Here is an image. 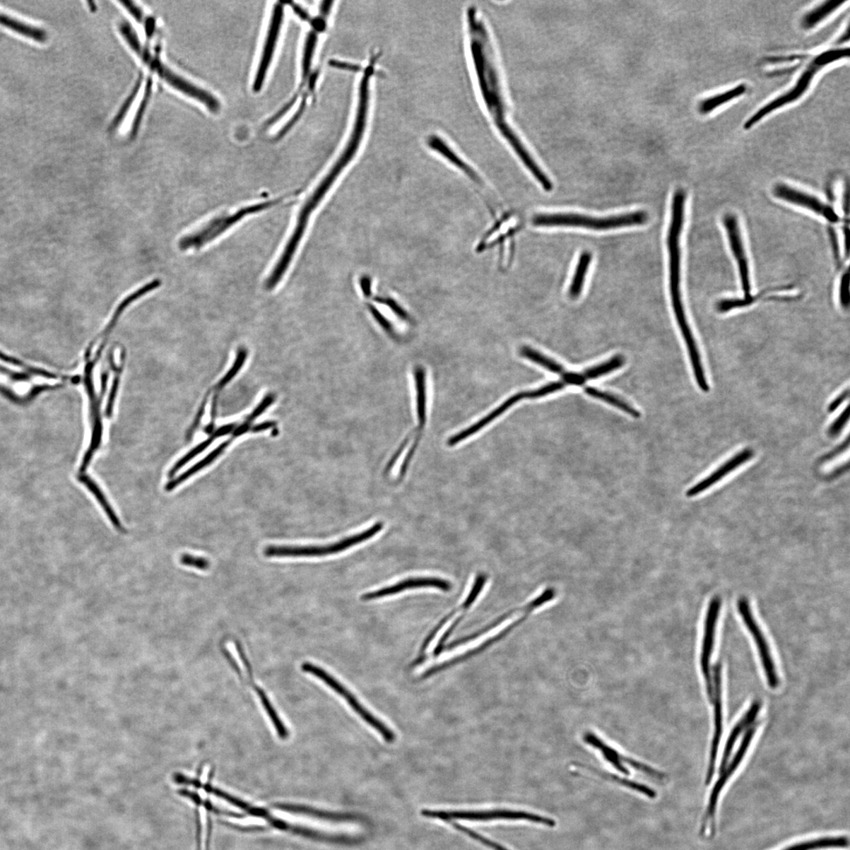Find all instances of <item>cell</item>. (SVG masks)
Returning <instances> with one entry per match:
<instances>
[{"label":"cell","mask_w":850,"mask_h":850,"mask_svg":"<svg viewBox=\"0 0 850 850\" xmlns=\"http://www.w3.org/2000/svg\"><path fill=\"white\" fill-rule=\"evenodd\" d=\"M317 31L319 30L315 29V30H312L309 33L306 40L305 47H304L302 75L303 83H305L308 78L311 65H312V60L317 40Z\"/></svg>","instance_id":"8d00e7d4"},{"label":"cell","mask_w":850,"mask_h":850,"mask_svg":"<svg viewBox=\"0 0 850 850\" xmlns=\"http://www.w3.org/2000/svg\"><path fill=\"white\" fill-rule=\"evenodd\" d=\"M283 6L281 2L276 3L273 10L271 24L267 33L264 49L261 54L259 66L254 81V91L259 92L264 86L266 74L278 42L281 28L283 22Z\"/></svg>","instance_id":"d6986e66"},{"label":"cell","mask_w":850,"mask_h":850,"mask_svg":"<svg viewBox=\"0 0 850 850\" xmlns=\"http://www.w3.org/2000/svg\"><path fill=\"white\" fill-rule=\"evenodd\" d=\"M421 589H435L444 592H448L451 591L452 584L445 579L439 577H410L401 580V582L395 584L383 587V589L374 591H370L364 594L362 596V599L363 601L377 600L385 597L396 596V594H399L408 590Z\"/></svg>","instance_id":"ac0fdd59"},{"label":"cell","mask_w":850,"mask_h":850,"mask_svg":"<svg viewBox=\"0 0 850 850\" xmlns=\"http://www.w3.org/2000/svg\"><path fill=\"white\" fill-rule=\"evenodd\" d=\"M274 400H275L274 396H273V395L267 396L264 400H262V402L259 404V406L256 408V409H255L254 411V412L251 414L250 417H249L247 420L252 421V420L258 418L262 413L266 411V410L267 409V408L269 406L273 404V403L274 402Z\"/></svg>","instance_id":"7dc6e473"},{"label":"cell","mask_w":850,"mask_h":850,"mask_svg":"<svg viewBox=\"0 0 850 850\" xmlns=\"http://www.w3.org/2000/svg\"><path fill=\"white\" fill-rule=\"evenodd\" d=\"M565 386L566 384L564 382H552L536 390L523 392L524 399H534L541 398L550 395L551 393L562 390Z\"/></svg>","instance_id":"f35d334b"},{"label":"cell","mask_w":850,"mask_h":850,"mask_svg":"<svg viewBox=\"0 0 850 850\" xmlns=\"http://www.w3.org/2000/svg\"><path fill=\"white\" fill-rule=\"evenodd\" d=\"M849 396V389H846V391L841 393L840 395L837 398L834 399L833 402L830 404V406H828V412L832 413V412H834L836 410H837L838 408L843 403L845 402V401L848 399Z\"/></svg>","instance_id":"c3c4849f"},{"label":"cell","mask_w":850,"mask_h":850,"mask_svg":"<svg viewBox=\"0 0 850 850\" xmlns=\"http://www.w3.org/2000/svg\"><path fill=\"white\" fill-rule=\"evenodd\" d=\"M752 456L753 451L750 449H745V450L739 452L733 458L724 463L716 471L707 476L706 479L696 483L695 486L687 490L686 495L689 497H692L702 494L704 490L713 487L715 483L720 481L724 476H726L732 471H734L738 467L748 461L752 458Z\"/></svg>","instance_id":"44dd1931"},{"label":"cell","mask_w":850,"mask_h":850,"mask_svg":"<svg viewBox=\"0 0 850 850\" xmlns=\"http://www.w3.org/2000/svg\"><path fill=\"white\" fill-rule=\"evenodd\" d=\"M119 3L126 8L138 23L143 25L146 33L148 37L154 35L155 31V22L153 18H148L144 15L139 6H136L134 2L129 0H120Z\"/></svg>","instance_id":"d590c367"},{"label":"cell","mask_w":850,"mask_h":850,"mask_svg":"<svg viewBox=\"0 0 850 850\" xmlns=\"http://www.w3.org/2000/svg\"><path fill=\"white\" fill-rule=\"evenodd\" d=\"M467 25L470 54L481 98L488 112L502 136L512 148L524 167L545 191H552L553 184L550 178L538 165L509 122V107L495 47L488 27L474 6L467 11Z\"/></svg>","instance_id":"6da1fadb"},{"label":"cell","mask_w":850,"mask_h":850,"mask_svg":"<svg viewBox=\"0 0 850 850\" xmlns=\"http://www.w3.org/2000/svg\"><path fill=\"white\" fill-rule=\"evenodd\" d=\"M417 386L418 415L421 426L424 425L426 419V385L425 370L421 366H418L414 371Z\"/></svg>","instance_id":"e575fe53"},{"label":"cell","mask_w":850,"mask_h":850,"mask_svg":"<svg viewBox=\"0 0 850 850\" xmlns=\"http://www.w3.org/2000/svg\"><path fill=\"white\" fill-rule=\"evenodd\" d=\"M849 846L846 837H827L797 843L784 850H815L830 848H846Z\"/></svg>","instance_id":"1f68e13d"},{"label":"cell","mask_w":850,"mask_h":850,"mask_svg":"<svg viewBox=\"0 0 850 850\" xmlns=\"http://www.w3.org/2000/svg\"><path fill=\"white\" fill-rule=\"evenodd\" d=\"M845 3V1H839V0H827V1L815 6V8L808 11L801 18V28L805 30L814 29V28L824 23L829 17H831Z\"/></svg>","instance_id":"484cf974"},{"label":"cell","mask_w":850,"mask_h":850,"mask_svg":"<svg viewBox=\"0 0 850 850\" xmlns=\"http://www.w3.org/2000/svg\"><path fill=\"white\" fill-rule=\"evenodd\" d=\"M304 672L312 674L317 678L320 679L324 683L336 691L338 695H340L343 699L348 702L350 707L353 709L355 713L360 716L364 721L367 723L370 727L374 728L379 735H381L384 740L388 743H394L396 740V735L390 728L382 722L381 720L370 713V712L365 708L362 704L358 701L354 695H352L350 691L346 688L343 684L338 682L335 677L331 676L324 669L319 666L305 663L302 666Z\"/></svg>","instance_id":"ba28073f"},{"label":"cell","mask_w":850,"mask_h":850,"mask_svg":"<svg viewBox=\"0 0 850 850\" xmlns=\"http://www.w3.org/2000/svg\"><path fill=\"white\" fill-rule=\"evenodd\" d=\"M712 674H713L714 689V700L712 702L714 704V734L710 749L708 772L706 778L707 785H709L714 778L717 753L719 746H720L723 730L722 667L720 663H717L714 666Z\"/></svg>","instance_id":"ffe728a7"},{"label":"cell","mask_w":850,"mask_h":850,"mask_svg":"<svg viewBox=\"0 0 850 850\" xmlns=\"http://www.w3.org/2000/svg\"><path fill=\"white\" fill-rule=\"evenodd\" d=\"M375 300L379 303L384 304V305L389 307L394 313L400 317L401 319H408V315L406 313V311L401 307L396 301H394L389 298H377Z\"/></svg>","instance_id":"f6af8a7d"},{"label":"cell","mask_w":850,"mask_h":850,"mask_svg":"<svg viewBox=\"0 0 850 850\" xmlns=\"http://www.w3.org/2000/svg\"><path fill=\"white\" fill-rule=\"evenodd\" d=\"M722 223L725 231H726L732 255L736 262L744 297H749L752 295L750 268L740 225H739L738 218L732 213L725 214Z\"/></svg>","instance_id":"8fae6325"},{"label":"cell","mask_w":850,"mask_h":850,"mask_svg":"<svg viewBox=\"0 0 850 850\" xmlns=\"http://www.w3.org/2000/svg\"><path fill=\"white\" fill-rule=\"evenodd\" d=\"M839 296L841 306L843 308H848L849 305V271L848 268L842 276Z\"/></svg>","instance_id":"60d3db41"},{"label":"cell","mask_w":850,"mask_h":850,"mask_svg":"<svg viewBox=\"0 0 850 850\" xmlns=\"http://www.w3.org/2000/svg\"><path fill=\"white\" fill-rule=\"evenodd\" d=\"M427 145L431 149L441 156H443L446 160L454 165L456 168L464 172L473 181L476 182H480V177L474 170L463 160L442 138L432 135L428 137Z\"/></svg>","instance_id":"cb8c5ba5"},{"label":"cell","mask_w":850,"mask_h":850,"mask_svg":"<svg viewBox=\"0 0 850 850\" xmlns=\"http://www.w3.org/2000/svg\"><path fill=\"white\" fill-rule=\"evenodd\" d=\"M0 24L8 28L11 30L16 31L20 34V35L37 41V42L44 43L47 39V35L45 30L25 24L20 22V20L5 16L2 13H0Z\"/></svg>","instance_id":"83f0119b"},{"label":"cell","mask_w":850,"mask_h":850,"mask_svg":"<svg viewBox=\"0 0 850 850\" xmlns=\"http://www.w3.org/2000/svg\"><path fill=\"white\" fill-rule=\"evenodd\" d=\"M761 709H762V702L761 701L756 700V701L753 702L751 704L750 707L748 709V711H746V713L741 718V720L739 721L736 724L734 728L732 729L731 734L728 738L726 746H725L724 751L723 752V756H722L721 766H720V773H722L723 771L725 769V768H726V766L728 765L732 750H733V749H734V746L736 745V741L738 740V738H739V736H741V734L745 729L749 728L751 726V725L752 724V723L755 722L757 716L759 714V712H760V710H761Z\"/></svg>","instance_id":"7402d4cb"},{"label":"cell","mask_w":850,"mask_h":850,"mask_svg":"<svg viewBox=\"0 0 850 850\" xmlns=\"http://www.w3.org/2000/svg\"><path fill=\"white\" fill-rule=\"evenodd\" d=\"M257 691L260 697L262 706H264L268 716L269 718H271V720L272 721L273 726L276 730V732H278L279 737L281 739H286L288 736V730L285 726V724H283L281 721L278 714H276L272 703L269 702L266 695L264 692V691L260 689H258Z\"/></svg>","instance_id":"74e56055"},{"label":"cell","mask_w":850,"mask_h":850,"mask_svg":"<svg viewBox=\"0 0 850 850\" xmlns=\"http://www.w3.org/2000/svg\"><path fill=\"white\" fill-rule=\"evenodd\" d=\"M591 260L592 255L589 252H584L580 254L569 287V295L572 299H577L582 294Z\"/></svg>","instance_id":"f1b7e54d"},{"label":"cell","mask_w":850,"mask_h":850,"mask_svg":"<svg viewBox=\"0 0 850 850\" xmlns=\"http://www.w3.org/2000/svg\"><path fill=\"white\" fill-rule=\"evenodd\" d=\"M179 562H181V563L184 565L193 567V568L200 570L208 569L210 567V562L208 560L187 554H184L179 557Z\"/></svg>","instance_id":"b9f144b4"},{"label":"cell","mask_w":850,"mask_h":850,"mask_svg":"<svg viewBox=\"0 0 850 850\" xmlns=\"http://www.w3.org/2000/svg\"><path fill=\"white\" fill-rule=\"evenodd\" d=\"M849 418V406H847L846 410L840 414V416L834 421L832 425L829 428V435H832V437L839 435L843 430V427L847 424Z\"/></svg>","instance_id":"ee69618b"},{"label":"cell","mask_w":850,"mask_h":850,"mask_svg":"<svg viewBox=\"0 0 850 850\" xmlns=\"http://www.w3.org/2000/svg\"><path fill=\"white\" fill-rule=\"evenodd\" d=\"M209 772H210V766H206L203 769V775L201 777V781H202L203 784L206 783L207 777H208L207 775H208Z\"/></svg>","instance_id":"f5cc1de1"},{"label":"cell","mask_w":850,"mask_h":850,"mask_svg":"<svg viewBox=\"0 0 850 850\" xmlns=\"http://www.w3.org/2000/svg\"><path fill=\"white\" fill-rule=\"evenodd\" d=\"M521 399H524L523 392L516 394V395L508 399L506 402L503 403L500 407L496 408L493 412L489 413L487 417L483 418L478 421V423H476L471 427H468L467 430L455 435L454 437L449 439L448 444L450 446H454L460 443V442L471 437V435H473L475 433L481 430L483 427H485L490 423H492L495 419L500 417L503 413H505L509 409V407L514 406L517 402H519V401Z\"/></svg>","instance_id":"d4e9b609"},{"label":"cell","mask_w":850,"mask_h":850,"mask_svg":"<svg viewBox=\"0 0 850 850\" xmlns=\"http://www.w3.org/2000/svg\"><path fill=\"white\" fill-rule=\"evenodd\" d=\"M757 728V725L752 724L748 728V731H746V733L743 737L740 745H739L736 755L733 758H732L731 762L726 766V768H725L723 772L721 773V777L719 778L717 782L714 785V789L712 791L710 794L707 814L703 818L701 830L702 833L706 832L707 826L709 825H710V829L712 831L711 832H714V820L718 798L720 797V794L724 789V786L726 785L729 779L738 769V766L740 765L745 753L748 752L749 746L750 745L753 736H755L756 733Z\"/></svg>","instance_id":"5bb4252c"},{"label":"cell","mask_w":850,"mask_h":850,"mask_svg":"<svg viewBox=\"0 0 850 850\" xmlns=\"http://www.w3.org/2000/svg\"><path fill=\"white\" fill-rule=\"evenodd\" d=\"M78 480L80 483H83V485H84L90 490V492H91L92 494L96 497V500H98V501L100 504V506L102 507L103 510L105 511L106 514L107 515L110 521H112V523L113 524L114 526L117 529H119V530L121 529L122 524H121L120 520L119 519V517H117V516L116 515L112 507H110V503L107 500L105 495H103V493H102V490H100V488H99V486L98 485H96V483H95L91 479V478H90V476L83 474V473H80L78 476Z\"/></svg>","instance_id":"f546056e"},{"label":"cell","mask_w":850,"mask_h":850,"mask_svg":"<svg viewBox=\"0 0 850 850\" xmlns=\"http://www.w3.org/2000/svg\"><path fill=\"white\" fill-rule=\"evenodd\" d=\"M408 439H409V438L406 439L404 441V443H403V444L401 445L398 451L395 454H394L392 459H391V461L389 463L388 466H386V473H388L389 471H390V470L393 468L394 465L396 464V461L400 457L401 454H402V452L403 451V450L405 449V447L406 446V444L408 443Z\"/></svg>","instance_id":"681fc988"},{"label":"cell","mask_w":850,"mask_h":850,"mask_svg":"<svg viewBox=\"0 0 850 850\" xmlns=\"http://www.w3.org/2000/svg\"><path fill=\"white\" fill-rule=\"evenodd\" d=\"M849 47H834L815 55L808 62L804 70L801 71L794 85L789 90H786V92L777 96L776 98H774L758 109L755 114H752L746 120L743 128L745 130H750L772 113L786 106L793 105V103L803 98L808 90L810 89L817 75L823 69L834 64V62L848 59L849 55Z\"/></svg>","instance_id":"7a4b0ae2"},{"label":"cell","mask_w":850,"mask_h":850,"mask_svg":"<svg viewBox=\"0 0 850 850\" xmlns=\"http://www.w3.org/2000/svg\"><path fill=\"white\" fill-rule=\"evenodd\" d=\"M520 353L521 356L529 359V360L540 365L545 369H547L551 372L556 373V374L560 376L563 377L567 372L562 365H560L555 361L552 360L551 358L541 354L540 352L529 347H526V346L521 348Z\"/></svg>","instance_id":"836d02e7"},{"label":"cell","mask_w":850,"mask_h":850,"mask_svg":"<svg viewBox=\"0 0 850 850\" xmlns=\"http://www.w3.org/2000/svg\"><path fill=\"white\" fill-rule=\"evenodd\" d=\"M557 596V591L555 589H554V587H552V586L545 587V589H544L540 594H538L536 597H535V598H533V599H531V601H529V602L527 603L526 604H525L524 606L515 608V609L509 610V611L506 612L505 613H503L502 615H501L500 617H499V618H496L495 620H493L492 622V623H490L488 625H486L485 627H483V628L480 629L479 631L473 632L471 634H468V635H467V637H462L459 639H456L454 642H451L450 644L446 645L443 648V651H442V653L454 651V649L456 648L460 647L461 646H464V645L468 644V642H470L478 639V638L483 637V634L488 633L489 632L493 630V629H495L497 626L501 625L503 623V622H505L509 618L514 616V614L522 613L524 611H526L527 610H529V608H531L532 606H538L543 607L547 604L552 603L553 601L556 599Z\"/></svg>","instance_id":"2e32d148"},{"label":"cell","mask_w":850,"mask_h":850,"mask_svg":"<svg viewBox=\"0 0 850 850\" xmlns=\"http://www.w3.org/2000/svg\"><path fill=\"white\" fill-rule=\"evenodd\" d=\"M575 765L579 767V768H582L584 769L589 770L591 772H594V774H596L597 776L602 777L603 779L610 780L613 783L618 784L619 785L627 787V789H631L632 791H637L642 794H644V796H646L647 797H648L649 798H655L656 797V792L653 789H649V787H648L646 785L641 784H639L637 782H634V781L629 780L625 778L620 777L618 776L614 775V774L608 773V772H605L598 770L596 768H594V767H591V766H589L587 765L578 763V764H576Z\"/></svg>","instance_id":"4316f807"},{"label":"cell","mask_w":850,"mask_h":850,"mask_svg":"<svg viewBox=\"0 0 850 850\" xmlns=\"http://www.w3.org/2000/svg\"><path fill=\"white\" fill-rule=\"evenodd\" d=\"M721 607V601L720 598L716 597L713 600H711L708 608L707 619L706 621H704V637L701 654L702 672L704 677V683H706L709 700L711 703L713 702L714 700V689L713 674H712L710 661L712 654H713L714 652L716 622L718 620L719 613H720Z\"/></svg>","instance_id":"9a60e30c"},{"label":"cell","mask_w":850,"mask_h":850,"mask_svg":"<svg viewBox=\"0 0 850 850\" xmlns=\"http://www.w3.org/2000/svg\"><path fill=\"white\" fill-rule=\"evenodd\" d=\"M738 612L744 621L746 627L752 634L757 647L760 659H761L765 673L767 682L772 689H777L779 685V679L775 664L772 656L770 647L765 635L760 628L757 622L753 617L748 600L745 598L739 599L738 603Z\"/></svg>","instance_id":"4fadbf2b"},{"label":"cell","mask_w":850,"mask_h":850,"mask_svg":"<svg viewBox=\"0 0 850 850\" xmlns=\"http://www.w3.org/2000/svg\"><path fill=\"white\" fill-rule=\"evenodd\" d=\"M748 85L742 83L724 92L707 96L697 103V112L702 115L710 114L728 103L741 98L748 93Z\"/></svg>","instance_id":"603a6c76"},{"label":"cell","mask_w":850,"mask_h":850,"mask_svg":"<svg viewBox=\"0 0 850 850\" xmlns=\"http://www.w3.org/2000/svg\"><path fill=\"white\" fill-rule=\"evenodd\" d=\"M585 393L592 398L604 401V402L607 403L619 408L620 410L627 413L629 414V415H631L634 418H639L640 417V413L635 409V408L627 403L624 399L614 396L613 394L591 388V386H587V388L585 389Z\"/></svg>","instance_id":"d6a6232c"},{"label":"cell","mask_w":850,"mask_h":850,"mask_svg":"<svg viewBox=\"0 0 850 850\" xmlns=\"http://www.w3.org/2000/svg\"><path fill=\"white\" fill-rule=\"evenodd\" d=\"M140 86H141V81H140V83H137V85H136L135 88L134 89L133 93L129 96L127 101L124 103V105L122 106V109L120 110V112L116 116V117L112 124V128L115 129L117 126H119V124L121 123V122L124 119V114H126V113L128 112L131 105H132V102H134V100L136 98V95L138 92V90L140 89Z\"/></svg>","instance_id":"7bdbcfd3"},{"label":"cell","mask_w":850,"mask_h":850,"mask_svg":"<svg viewBox=\"0 0 850 850\" xmlns=\"http://www.w3.org/2000/svg\"><path fill=\"white\" fill-rule=\"evenodd\" d=\"M582 740L586 745L594 750L599 752L608 764H610L621 773L625 775H629L630 772L627 769V766L632 767L634 770L644 772L646 775L651 777L660 780L666 778V774L648 766L644 763H641L637 760L625 755L616 748H614L611 744L607 743L603 738H601L594 732L591 731H584L582 735Z\"/></svg>","instance_id":"9c48e42d"},{"label":"cell","mask_w":850,"mask_h":850,"mask_svg":"<svg viewBox=\"0 0 850 850\" xmlns=\"http://www.w3.org/2000/svg\"><path fill=\"white\" fill-rule=\"evenodd\" d=\"M772 194L784 202L810 211L827 220L829 223H837L839 222V214L831 205L824 203L810 193L793 188L789 184H777L773 187Z\"/></svg>","instance_id":"7c38bea8"},{"label":"cell","mask_w":850,"mask_h":850,"mask_svg":"<svg viewBox=\"0 0 850 850\" xmlns=\"http://www.w3.org/2000/svg\"><path fill=\"white\" fill-rule=\"evenodd\" d=\"M686 192L682 189L674 193L672 202L671 222L668 235L669 255V288L672 305L678 326L687 324L681 292L680 238L685 217Z\"/></svg>","instance_id":"3957f363"},{"label":"cell","mask_w":850,"mask_h":850,"mask_svg":"<svg viewBox=\"0 0 850 850\" xmlns=\"http://www.w3.org/2000/svg\"><path fill=\"white\" fill-rule=\"evenodd\" d=\"M293 8H294L295 11L297 13H298V15H299V16H300V17H301V18H302L303 20H306V19H307V18H308V17H309V16H308V15H307V13L306 11H303V10H302V9L300 8V6H293Z\"/></svg>","instance_id":"816d5d0a"},{"label":"cell","mask_w":850,"mask_h":850,"mask_svg":"<svg viewBox=\"0 0 850 850\" xmlns=\"http://www.w3.org/2000/svg\"><path fill=\"white\" fill-rule=\"evenodd\" d=\"M369 307L371 314L379 323V326H381L386 331V333L392 335L394 333V329L391 324L386 320L385 317L381 313H379L374 307L370 306Z\"/></svg>","instance_id":"bcb514c9"},{"label":"cell","mask_w":850,"mask_h":850,"mask_svg":"<svg viewBox=\"0 0 850 850\" xmlns=\"http://www.w3.org/2000/svg\"><path fill=\"white\" fill-rule=\"evenodd\" d=\"M276 424H275V423H273V421H267V423H261L259 425H255L254 427H253L252 428V431L253 432H259L268 430H269V428L273 427Z\"/></svg>","instance_id":"f907efd6"},{"label":"cell","mask_w":850,"mask_h":850,"mask_svg":"<svg viewBox=\"0 0 850 850\" xmlns=\"http://www.w3.org/2000/svg\"><path fill=\"white\" fill-rule=\"evenodd\" d=\"M247 356V350L243 349V348L239 350L238 355H237V357L236 359V362H235L234 365L232 366V367L230 370V372L227 373V374L225 376V377L218 384V385L217 386V389H216L217 391L223 389L224 386L228 383L232 381V379L237 374V373L240 370V369L242 367H243V365L245 362Z\"/></svg>","instance_id":"ab89813d"},{"label":"cell","mask_w":850,"mask_h":850,"mask_svg":"<svg viewBox=\"0 0 850 850\" xmlns=\"http://www.w3.org/2000/svg\"><path fill=\"white\" fill-rule=\"evenodd\" d=\"M488 575L483 572H480L476 576L474 582L471 586V589H470L468 596L465 599L464 602H463V603L459 607L455 608V609L453 610L450 613L446 615L443 619L439 620L437 626L432 628V630L427 634V637L423 641V645H421L420 648L417 658L413 661L412 664L411 665V668H415L424 664V663L427 661L428 648L431 647L433 640L435 637H437V635L439 633L441 629L446 625L449 620L454 618L456 613L463 611H468L470 608L473 606L476 599H478L483 589H485V586L488 582Z\"/></svg>","instance_id":"e0dca14e"},{"label":"cell","mask_w":850,"mask_h":850,"mask_svg":"<svg viewBox=\"0 0 850 850\" xmlns=\"http://www.w3.org/2000/svg\"><path fill=\"white\" fill-rule=\"evenodd\" d=\"M421 815L425 817L437 818L444 821L454 820H468L476 821H487L492 820H523L534 823L543 824L550 827H554L556 822L550 818L541 817L540 815L520 811L511 810H490V811H439L424 810Z\"/></svg>","instance_id":"30bf717a"},{"label":"cell","mask_w":850,"mask_h":850,"mask_svg":"<svg viewBox=\"0 0 850 850\" xmlns=\"http://www.w3.org/2000/svg\"><path fill=\"white\" fill-rule=\"evenodd\" d=\"M231 442L232 441L230 439L229 441L225 442V443H224L223 444L218 447L217 449H216V450H214L213 452H211L208 456H206V457L203 460H202L201 461H199L198 463V464L191 467L189 470H187V471L184 473L179 476V478H177V479L171 480L170 483H167V486H165V490H167V492H171L172 490H174L175 488L178 487L179 485H181V483H182L183 482H184L185 480H187L189 478H191V476L195 475L199 471H200V470L203 469L206 466H210L211 464V463H213L214 461H216L219 457V456L223 453V451L225 450L226 447L230 445Z\"/></svg>","instance_id":"4dcf8cb0"},{"label":"cell","mask_w":850,"mask_h":850,"mask_svg":"<svg viewBox=\"0 0 850 850\" xmlns=\"http://www.w3.org/2000/svg\"><path fill=\"white\" fill-rule=\"evenodd\" d=\"M285 199L286 197L276 198L268 201L248 205L233 213L213 218L199 230L181 238L178 242L179 250H199L229 231L245 218L271 208Z\"/></svg>","instance_id":"5b68a950"},{"label":"cell","mask_w":850,"mask_h":850,"mask_svg":"<svg viewBox=\"0 0 850 850\" xmlns=\"http://www.w3.org/2000/svg\"><path fill=\"white\" fill-rule=\"evenodd\" d=\"M383 528V522L379 521L360 533L326 545H268L264 550V555L267 557H314L333 555L370 541L381 532Z\"/></svg>","instance_id":"52a82bcc"},{"label":"cell","mask_w":850,"mask_h":850,"mask_svg":"<svg viewBox=\"0 0 850 850\" xmlns=\"http://www.w3.org/2000/svg\"><path fill=\"white\" fill-rule=\"evenodd\" d=\"M119 31L124 40L132 48V50L152 71H155L160 75L162 79L167 82L172 87L178 90L179 92L203 103L211 112L216 113L219 112L220 105L216 96L206 91V90L191 84L189 81L179 77V75L165 66L160 59L152 54L148 48L141 44V40L138 38L134 30L131 27L129 23L126 22L122 23L119 25Z\"/></svg>","instance_id":"277c9868"},{"label":"cell","mask_w":850,"mask_h":850,"mask_svg":"<svg viewBox=\"0 0 850 850\" xmlns=\"http://www.w3.org/2000/svg\"><path fill=\"white\" fill-rule=\"evenodd\" d=\"M647 220V213L641 211L603 218L585 216L577 213H541L532 218V224L538 227L565 226L602 231L639 225L646 223Z\"/></svg>","instance_id":"8992f818"}]
</instances>
